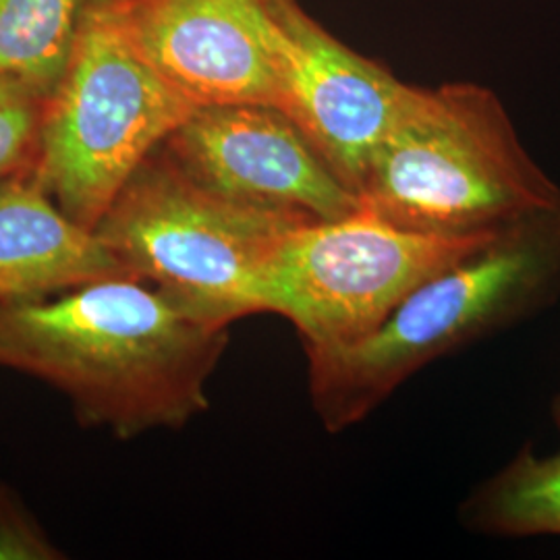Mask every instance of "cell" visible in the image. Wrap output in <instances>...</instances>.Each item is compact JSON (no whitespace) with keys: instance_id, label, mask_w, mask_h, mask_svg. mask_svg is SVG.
I'll return each instance as SVG.
<instances>
[{"instance_id":"cell-10","label":"cell","mask_w":560,"mask_h":560,"mask_svg":"<svg viewBox=\"0 0 560 560\" xmlns=\"http://www.w3.org/2000/svg\"><path fill=\"white\" fill-rule=\"evenodd\" d=\"M117 277L131 275L92 229L60 210L32 166L0 180V303Z\"/></svg>"},{"instance_id":"cell-14","label":"cell","mask_w":560,"mask_h":560,"mask_svg":"<svg viewBox=\"0 0 560 560\" xmlns=\"http://www.w3.org/2000/svg\"><path fill=\"white\" fill-rule=\"evenodd\" d=\"M62 559L13 490L0 483V560Z\"/></svg>"},{"instance_id":"cell-5","label":"cell","mask_w":560,"mask_h":560,"mask_svg":"<svg viewBox=\"0 0 560 560\" xmlns=\"http://www.w3.org/2000/svg\"><path fill=\"white\" fill-rule=\"evenodd\" d=\"M305 222L245 208L189 179L161 148L120 189L94 233L131 277L229 326L256 314V289L287 233Z\"/></svg>"},{"instance_id":"cell-6","label":"cell","mask_w":560,"mask_h":560,"mask_svg":"<svg viewBox=\"0 0 560 560\" xmlns=\"http://www.w3.org/2000/svg\"><path fill=\"white\" fill-rule=\"evenodd\" d=\"M501 231L471 237L416 233L363 203L339 221L305 222L287 233L266 264L256 314L291 322L305 351L355 345L421 282L469 258Z\"/></svg>"},{"instance_id":"cell-4","label":"cell","mask_w":560,"mask_h":560,"mask_svg":"<svg viewBox=\"0 0 560 560\" xmlns=\"http://www.w3.org/2000/svg\"><path fill=\"white\" fill-rule=\"evenodd\" d=\"M194 108L141 55L113 2H88L69 69L44 106L32 168L60 210L94 231Z\"/></svg>"},{"instance_id":"cell-11","label":"cell","mask_w":560,"mask_h":560,"mask_svg":"<svg viewBox=\"0 0 560 560\" xmlns=\"http://www.w3.org/2000/svg\"><path fill=\"white\" fill-rule=\"evenodd\" d=\"M560 432V418H552ZM460 520L492 538L560 536V446L552 455L521 448L474 490Z\"/></svg>"},{"instance_id":"cell-2","label":"cell","mask_w":560,"mask_h":560,"mask_svg":"<svg viewBox=\"0 0 560 560\" xmlns=\"http://www.w3.org/2000/svg\"><path fill=\"white\" fill-rule=\"evenodd\" d=\"M560 300V210L515 222L421 282L355 345L305 351L310 397L337 434L374 413L428 363L529 320Z\"/></svg>"},{"instance_id":"cell-9","label":"cell","mask_w":560,"mask_h":560,"mask_svg":"<svg viewBox=\"0 0 560 560\" xmlns=\"http://www.w3.org/2000/svg\"><path fill=\"white\" fill-rule=\"evenodd\" d=\"M284 32L279 108L358 196L368 166L416 94L312 20L298 0H272Z\"/></svg>"},{"instance_id":"cell-3","label":"cell","mask_w":560,"mask_h":560,"mask_svg":"<svg viewBox=\"0 0 560 560\" xmlns=\"http://www.w3.org/2000/svg\"><path fill=\"white\" fill-rule=\"evenodd\" d=\"M361 203L400 229L471 237L560 210V187L476 83L416 88L361 183Z\"/></svg>"},{"instance_id":"cell-13","label":"cell","mask_w":560,"mask_h":560,"mask_svg":"<svg viewBox=\"0 0 560 560\" xmlns=\"http://www.w3.org/2000/svg\"><path fill=\"white\" fill-rule=\"evenodd\" d=\"M44 106L30 88L0 78V180L34 164Z\"/></svg>"},{"instance_id":"cell-7","label":"cell","mask_w":560,"mask_h":560,"mask_svg":"<svg viewBox=\"0 0 560 560\" xmlns=\"http://www.w3.org/2000/svg\"><path fill=\"white\" fill-rule=\"evenodd\" d=\"M162 152L203 189L300 222L339 221L361 198L287 113L268 104L196 106Z\"/></svg>"},{"instance_id":"cell-8","label":"cell","mask_w":560,"mask_h":560,"mask_svg":"<svg viewBox=\"0 0 560 560\" xmlns=\"http://www.w3.org/2000/svg\"><path fill=\"white\" fill-rule=\"evenodd\" d=\"M145 60L194 106L280 104L272 0H110Z\"/></svg>"},{"instance_id":"cell-12","label":"cell","mask_w":560,"mask_h":560,"mask_svg":"<svg viewBox=\"0 0 560 560\" xmlns=\"http://www.w3.org/2000/svg\"><path fill=\"white\" fill-rule=\"evenodd\" d=\"M88 0H0V78L48 101L65 78Z\"/></svg>"},{"instance_id":"cell-1","label":"cell","mask_w":560,"mask_h":560,"mask_svg":"<svg viewBox=\"0 0 560 560\" xmlns=\"http://www.w3.org/2000/svg\"><path fill=\"white\" fill-rule=\"evenodd\" d=\"M226 345L229 326L133 277L0 303V365L52 384L83 423L120 439L180 428L206 411V384Z\"/></svg>"},{"instance_id":"cell-15","label":"cell","mask_w":560,"mask_h":560,"mask_svg":"<svg viewBox=\"0 0 560 560\" xmlns=\"http://www.w3.org/2000/svg\"><path fill=\"white\" fill-rule=\"evenodd\" d=\"M552 418H560V393L552 400Z\"/></svg>"}]
</instances>
